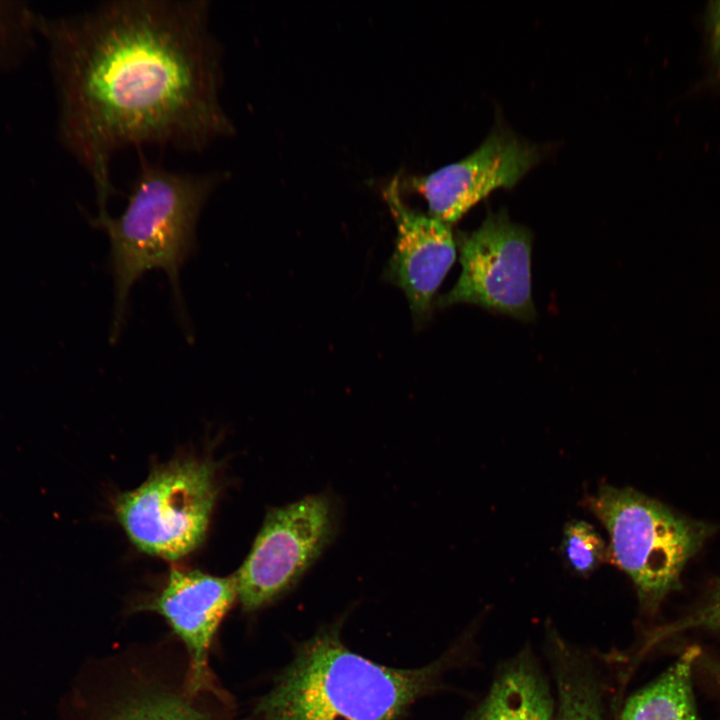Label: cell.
<instances>
[{
  "instance_id": "cell-11",
  "label": "cell",
  "mask_w": 720,
  "mask_h": 720,
  "mask_svg": "<svg viewBox=\"0 0 720 720\" xmlns=\"http://www.w3.org/2000/svg\"><path fill=\"white\" fill-rule=\"evenodd\" d=\"M182 688L133 675L105 696L79 679L61 705L62 720H218L202 698Z\"/></svg>"
},
{
  "instance_id": "cell-10",
  "label": "cell",
  "mask_w": 720,
  "mask_h": 720,
  "mask_svg": "<svg viewBox=\"0 0 720 720\" xmlns=\"http://www.w3.org/2000/svg\"><path fill=\"white\" fill-rule=\"evenodd\" d=\"M384 192L397 229L387 277L403 290L414 317L423 318L455 261L456 242L449 225L402 201L397 179Z\"/></svg>"
},
{
  "instance_id": "cell-18",
  "label": "cell",
  "mask_w": 720,
  "mask_h": 720,
  "mask_svg": "<svg viewBox=\"0 0 720 720\" xmlns=\"http://www.w3.org/2000/svg\"><path fill=\"white\" fill-rule=\"evenodd\" d=\"M710 41L714 62L720 72V1L709 8Z\"/></svg>"
},
{
  "instance_id": "cell-8",
  "label": "cell",
  "mask_w": 720,
  "mask_h": 720,
  "mask_svg": "<svg viewBox=\"0 0 720 720\" xmlns=\"http://www.w3.org/2000/svg\"><path fill=\"white\" fill-rule=\"evenodd\" d=\"M540 158L536 145L494 128L471 154L411 185L426 199L430 216L450 226L495 189L513 187Z\"/></svg>"
},
{
  "instance_id": "cell-19",
  "label": "cell",
  "mask_w": 720,
  "mask_h": 720,
  "mask_svg": "<svg viewBox=\"0 0 720 720\" xmlns=\"http://www.w3.org/2000/svg\"><path fill=\"white\" fill-rule=\"evenodd\" d=\"M699 661L711 678L720 687V660L710 657H703L702 654L699 657Z\"/></svg>"
},
{
  "instance_id": "cell-13",
  "label": "cell",
  "mask_w": 720,
  "mask_h": 720,
  "mask_svg": "<svg viewBox=\"0 0 720 720\" xmlns=\"http://www.w3.org/2000/svg\"><path fill=\"white\" fill-rule=\"evenodd\" d=\"M701 654L698 646L687 647L664 673L626 702L620 720H700L692 670Z\"/></svg>"
},
{
  "instance_id": "cell-9",
  "label": "cell",
  "mask_w": 720,
  "mask_h": 720,
  "mask_svg": "<svg viewBox=\"0 0 720 720\" xmlns=\"http://www.w3.org/2000/svg\"><path fill=\"white\" fill-rule=\"evenodd\" d=\"M237 599L234 575L172 569L161 592L142 607L162 616L184 644L188 655L185 681L192 693L220 694L209 654L219 626Z\"/></svg>"
},
{
  "instance_id": "cell-12",
  "label": "cell",
  "mask_w": 720,
  "mask_h": 720,
  "mask_svg": "<svg viewBox=\"0 0 720 720\" xmlns=\"http://www.w3.org/2000/svg\"><path fill=\"white\" fill-rule=\"evenodd\" d=\"M554 712L548 686L527 658L497 677L472 720H553Z\"/></svg>"
},
{
  "instance_id": "cell-6",
  "label": "cell",
  "mask_w": 720,
  "mask_h": 720,
  "mask_svg": "<svg viewBox=\"0 0 720 720\" xmlns=\"http://www.w3.org/2000/svg\"><path fill=\"white\" fill-rule=\"evenodd\" d=\"M337 524V506L327 493L268 511L234 574L243 609L256 611L292 588L331 542Z\"/></svg>"
},
{
  "instance_id": "cell-1",
  "label": "cell",
  "mask_w": 720,
  "mask_h": 720,
  "mask_svg": "<svg viewBox=\"0 0 720 720\" xmlns=\"http://www.w3.org/2000/svg\"><path fill=\"white\" fill-rule=\"evenodd\" d=\"M202 0H117L39 17L49 47L62 145L90 176L97 218L116 193L121 149L200 153L232 137L224 108L223 48Z\"/></svg>"
},
{
  "instance_id": "cell-2",
  "label": "cell",
  "mask_w": 720,
  "mask_h": 720,
  "mask_svg": "<svg viewBox=\"0 0 720 720\" xmlns=\"http://www.w3.org/2000/svg\"><path fill=\"white\" fill-rule=\"evenodd\" d=\"M337 630L303 643L258 702L259 720H400L431 692L448 658L412 669L350 650Z\"/></svg>"
},
{
  "instance_id": "cell-16",
  "label": "cell",
  "mask_w": 720,
  "mask_h": 720,
  "mask_svg": "<svg viewBox=\"0 0 720 720\" xmlns=\"http://www.w3.org/2000/svg\"><path fill=\"white\" fill-rule=\"evenodd\" d=\"M561 550L569 566L578 575H588L607 561V547L595 529L584 521L568 522Z\"/></svg>"
},
{
  "instance_id": "cell-17",
  "label": "cell",
  "mask_w": 720,
  "mask_h": 720,
  "mask_svg": "<svg viewBox=\"0 0 720 720\" xmlns=\"http://www.w3.org/2000/svg\"><path fill=\"white\" fill-rule=\"evenodd\" d=\"M689 629H707L720 632V578L703 604L679 621L661 631L662 636Z\"/></svg>"
},
{
  "instance_id": "cell-5",
  "label": "cell",
  "mask_w": 720,
  "mask_h": 720,
  "mask_svg": "<svg viewBox=\"0 0 720 720\" xmlns=\"http://www.w3.org/2000/svg\"><path fill=\"white\" fill-rule=\"evenodd\" d=\"M217 491L212 463L180 459L157 468L139 487L119 495L115 514L141 551L177 560L205 539Z\"/></svg>"
},
{
  "instance_id": "cell-4",
  "label": "cell",
  "mask_w": 720,
  "mask_h": 720,
  "mask_svg": "<svg viewBox=\"0 0 720 720\" xmlns=\"http://www.w3.org/2000/svg\"><path fill=\"white\" fill-rule=\"evenodd\" d=\"M584 504L609 533L607 561L629 576L647 611L681 588L685 566L717 529L632 488L603 485Z\"/></svg>"
},
{
  "instance_id": "cell-3",
  "label": "cell",
  "mask_w": 720,
  "mask_h": 720,
  "mask_svg": "<svg viewBox=\"0 0 720 720\" xmlns=\"http://www.w3.org/2000/svg\"><path fill=\"white\" fill-rule=\"evenodd\" d=\"M139 159L123 212L92 221L106 231L110 242L115 291L113 338L124 321L132 286L148 271H164L180 303V268L194 248L200 214L212 193L229 177L224 171L170 170L151 162L142 151Z\"/></svg>"
},
{
  "instance_id": "cell-15",
  "label": "cell",
  "mask_w": 720,
  "mask_h": 720,
  "mask_svg": "<svg viewBox=\"0 0 720 720\" xmlns=\"http://www.w3.org/2000/svg\"><path fill=\"white\" fill-rule=\"evenodd\" d=\"M36 35L34 13L24 4L0 2V70L19 64Z\"/></svg>"
},
{
  "instance_id": "cell-7",
  "label": "cell",
  "mask_w": 720,
  "mask_h": 720,
  "mask_svg": "<svg viewBox=\"0 0 720 720\" xmlns=\"http://www.w3.org/2000/svg\"><path fill=\"white\" fill-rule=\"evenodd\" d=\"M532 239L530 230L511 222L505 209L489 210L479 228L458 234L461 274L439 305L469 303L520 320H533Z\"/></svg>"
},
{
  "instance_id": "cell-14",
  "label": "cell",
  "mask_w": 720,
  "mask_h": 720,
  "mask_svg": "<svg viewBox=\"0 0 720 720\" xmlns=\"http://www.w3.org/2000/svg\"><path fill=\"white\" fill-rule=\"evenodd\" d=\"M555 650L557 707L553 720H604L599 685L590 666L560 643Z\"/></svg>"
}]
</instances>
